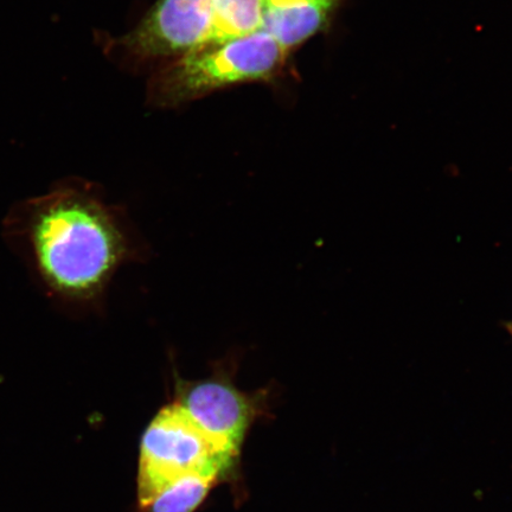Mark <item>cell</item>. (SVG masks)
<instances>
[{
  "label": "cell",
  "mask_w": 512,
  "mask_h": 512,
  "mask_svg": "<svg viewBox=\"0 0 512 512\" xmlns=\"http://www.w3.org/2000/svg\"><path fill=\"white\" fill-rule=\"evenodd\" d=\"M3 238L50 302L91 305L124 261L126 240L113 210L81 181H60L14 204Z\"/></svg>",
  "instance_id": "1"
},
{
  "label": "cell",
  "mask_w": 512,
  "mask_h": 512,
  "mask_svg": "<svg viewBox=\"0 0 512 512\" xmlns=\"http://www.w3.org/2000/svg\"><path fill=\"white\" fill-rule=\"evenodd\" d=\"M286 51L265 30L223 43L209 44L178 59L152 82V99L176 106L221 88L272 78Z\"/></svg>",
  "instance_id": "2"
},
{
  "label": "cell",
  "mask_w": 512,
  "mask_h": 512,
  "mask_svg": "<svg viewBox=\"0 0 512 512\" xmlns=\"http://www.w3.org/2000/svg\"><path fill=\"white\" fill-rule=\"evenodd\" d=\"M233 460L204 433L177 402L147 426L140 446L138 497L143 509L170 485L192 475L221 476Z\"/></svg>",
  "instance_id": "3"
},
{
  "label": "cell",
  "mask_w": 512,
  "mask_h": 512,
  "mask_svg": "<svg viewBox=\"0 0 512 512\" xmlns=\"http://www.w3.org/2000/svg\"><path fill=\"white\" fill-rule=\"evenodd\" d=\"M175 402L233 462L259 413L258 400L222 374L196 382L178 381Z\"/></svg>",
  "instance_id": "4"
},
{
  "label": "cell",
  "mask_w": 512,
  "mask_h": 512,
  "mask_svg": "<svg viewBox=\"0 0 512 512\" xmlns=\"http://www.w3.org/2000/svg\"><path fill=\"white\" fill-rule=\"evenodd\" d=\"M211 0H158L123 44L139 57L187 55L213 43Z\"/></svg>",
  "instance_id": "5"
},
{
  "label": "cell",
  "mask_w": 512,
  "mask_h": 512,
  "mask_svg": "<svg viewBox=\"0 0 512 512\" xmlns=\"http://www.w3.org/2000/svg\"><path fill=\"white\" fill-rule=\"evenodd\" d=\"M342 0H285L266 6L262 30L285 51L318 34Z\"/></svg>",
  "instance_id": "6"
},
{
  "label": "cell",
  "mask_w": 512,
  "mask_h": 512,
  "mask_svg": "<svg viewBox=\"0 0 512 512\" xmlns=\"http://www.w3.org/2000/svg\"><path fill=\"white\" fill-rule=\"evenodd\" d=\"M213 43H223L262 30L264 0H211Z\"/></svg>",
  "instance_id": "7"
},
{
  "label": "cell",
  "mask_w": 512,
  "mask_h": 512,
  "mask_svg": "<svg viewBox=\"0 0 512 512\" xmlns=\"http://www.w3.org/2000/svg\"><path fill=\"white\" fill-rule=\"evenodd\" d=\"M215 475H192L179 479L146 505V512H194L219 479Z\"/></svg>",
  "instance_id": "8"
},
{
  "label": "cell",
  "mask_w": 512,
  "mask_h": 512,
  "mask_svg": "<svg viewBox=\"0 0 512 512\" xmlns=\"http://www.w3.org/2000/svg\"><path fill=\"white\" fill-rule=\"evenodd\" d=\"M283 2H285V0H264L265 8L266 6H274Z\"/></svg>",
  "instance_id": "9"
},
{
  "label": "cell",
  "mask_w": 512,
  "mask_h": 512,
  "mask_svg": "<svg viewBox=\"0 0 512 512\" xmlns=\"http://www.w3.org/2000/svg\"><path fill=\"white\" fill-rule=\"evenodd\" d=\"M504 329L507 330L508 334L512 337V320L503 323Z\"/></svg>",
  "instance_id": "10"
}]
</instances>
